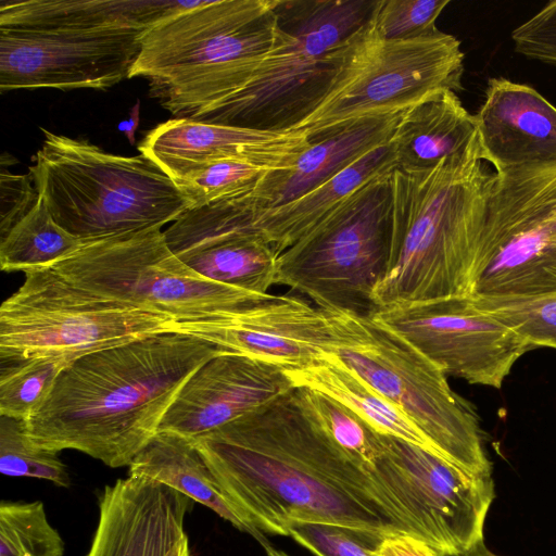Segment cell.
Returning <instances> with one entry per match:
<instances>
[{"label":"cell","instance_id":"38","mask_svg":"<svg viewBox=\"0 0 556 556\" xmlns=\"http://www.w3.org/2000/svg\"><path fill=\"white\" fill-rule=\"evenodd\" d=\"M31 181L34 180L30 174L14 175L3 168L1 169V238L36 204L39 193L33 187Z\"/></svg>","mask_w":556,"mask_h":556},{"label":"cell","instance_id":"41","mask_svg":"<svg viewBox=\"0 0 556 556\" xmlns=\"http://www.w3.org/2000/svg\"><path fill=\"white\" fill-rule=\"evenodd\" d=\"M465 556H500L491 552L484 544V541L480 542L475 548H472Z\"/></svg>","mask_w":556,"mask_h":556},{"label":"cell","instance_id":"30","mask_svg":"<svg viewBox=\"0 0 556 556\" xmlns=\"http://www.w3.org/2000/svg\"><path fill=\"white\" fill-rule=\"evenodd\" d=\"M64 551L42 502H1L0 556H63Z\"/></svg>","mask_w":556,"mask_h":556},{"label":"cell","instance_id":"33","mask_svg":"<svg viewBox=\"0 0 556 556\" xmlns=\"http://www.w3.org/2000/svg\"><path fill=\"white\" fill-rule=\"evenodd\" d=\"M269 170L240 160H219L175 179L191 207L250 194Z\"/></svg>","mask_w":556,"mask_h":556},{"label":"cell","instance_id":"18","mask_svg":"<svg viewBox=\"0 0 556 556\" xmlns=\"http://www.w3.org/2000/svg\"><path fill=\"white\" fill-rule=\"evenodd\" d=\"M193 501L152 479L127 476L105 485L87 556H168L187 536Z\"/></svg>","mask_w":556,"mask_h":556},{"label":"cell","instance_id":"7","mask_svg":"<svg viewBox=\"0 0 556 556\" xmlns=\"http://www.w3.org/2000/svg\"><path fill=\"white\" fill-rule=\"evenodd\" d=\"M326 313L330 354L405 415L442 458L492 478L478 415L441 368L370 314Z\"/></svg>","mask_w":556,"mask_h":556},{"label":"cell","instance_id":"15","mask_svg":"<svg viewBox=\"0 0 556 556\" xmlns=\"http://www.w3.org/2000/svg\"><path fill=\"white\" fill-rule=\"evenodd\" d=\"M175 331L200 338L223 353L244 355L283 369L309 365L333 345L326 311L290 294L269 293L233 311L177 321Z\"/></svg>","mask_w":556,"mask_h":556},{"label":"cell","instance_id":"12","mask_svg":"<svg viewBox=\"0 0 556 556\" xmlns=\"http://www.w3.org/2000/svg\"><path fill=\"white\" fill-rule=\"evenodd\" d=\"M51 268L85 290L147 307L177 321L233 311L269 294L198 275L170 251L161 228L86 242Z\"/></svg>","mask_w":556,"mask_h":556},{"label":"cell","instance_id":"40","mask_svg":"<svg viewBox=\"0 0 556 556\" xmlns=\"http://www.w3.org/2000/svg\"><path fill=\"white\" fill-rule=\"evenodd\" d=\"M140 121V101L138 100L136 104L130 109V114L127 119L119 122L117 125V129L123 132L130 144L135 143V132L139 126Z\"/></svg>","mask_w":556,"mask_h":556},{"label":"cell","instance_id":"1","mask_svg":"<svg viewBox=\"0 0 556 556\" xmlns=\"http://www.w3.org/2000/svg\"><path fill=\"white\" fill-rule=\"evenodd\" d=\"M193 442L231 502L263 533L289 536L295 523L324 522L422 540L324 429L302 388Z\"/></svg>","mask_w":556,"mask_h":556},{"label":"cell","instance_id":"20","mask_svg":"<svg viewBox=\"0 0 556 556\" xmlns=\"http://www.w3.org/2000/svg\"><path fill=\"white\" fill-rule=\"evenodd\" d=\"M473 118L483 159L495 173L556 162V108L532 87L490 78Z\"/></svg>","mask_w":556,"mask_h":556},{"label":"cell","instance_id":"6","mask_svg":"<svg viewBox=\"0 0 556 556\" xmlns=\"http://www.w3.org/2000/svg\"><path fill=\"white\" fill-rule=\"evenodd\" d=\"M378 0H288L275 9L278 36L248 83L190 119L291 130L324 97L336 50L371 17Z\"/></svg>","mask_w":556,"mask_h":556},{"label":"cell","instance_id":"42","mask_svg":"<svg viewBox=\"0 0 556 556\" xmlns=\"http://www.w3.org/2000/svg\"><path fill=\"white\" fill-rule=\"evenodd\" d=\"M168 556H191L189 548V541L186 538L182 542H180L169 554Z\"/></svg>","mask_w":556,"mask_h":556},{"label":"cell","instance_id":"35","mask_svg":"<svg viewBox=\"0 0 556 556\" xmlns=\"http://www.w3.org/2000/svg\"><path fill=\"white\" fill-rule=\"evenodd\" d=\"M289 536L316 556H375V549L388 538L324 522L295 523Z\"/></svg>","mask_w":556,"mask_h":556},{"label":"cell","instance_id":"2","mask_svg":"<svg viewBox=\"0 0 556 556\" xmlns=\"http://www.w3.org/2000/svg\"><path fill=\"white\" fill-rule=\"evenodd\" d=\"M220 353L200 338L170 331L86 354L61 371L25 420L27 433L46 450L129 466L159 432L185 382Z\"/></svg>","mask_w":556,"mask_h":556},{"label":"cell","instance_id":"23","mask_svg":"<svg viewBox=\"0 0 556 556\" xmlns=\"http://www.w3.org/2000/svg\"><path fill=\"white\" fill-rule=\"evenodd\" d=\"M128 476L161 482L213 510L236 529L251 535L265 551L273 547L231 502L193 440L159 431L135 456Z\"/></svg>","mask_w":556,"mask_h":556},{"label":"cell","instance_id":"5","mask_svg":"<svg viewBox=\"0 0 556 556\" xmlns=\"http://www.w3.org/2000/svg\"><path fill=\"white\" fill-rule=\"evenodd\" d=\"M42 132L29 174L54 222L84 243L162 228L191 207L144 154L116 155L87 140Z\"/></svg>","mask_w":556,"mask_h":556},{"label":"cell","instance_id":"22","mask_svg":"<svg viewBox=\"0 0 556 556\" xmlns=\"http://www.w3.org/2000/svg\"><path fill=\"white\" fill-rule=\"evenodd\" d=\"M182 0H1L0 27L126 28L147 31L202 3Z\"/></svg>","mask_w":556,"mask_h":556},{"label":"cell","instance_id":"28","mask_svg":"<svg viewBox=\"0 0 556 556\" xmlns=\"http://www.w3.org/2000/svg\"><path fill=\"white\" fill-rule=\"evenodd\" d=\"M83 245L54 222L39 194L33 208L1 238L0 266L8 273L50 268Z\"/></svg>","mask_w":556,"mask_h":556},{"label":"cell","instance_id":"17","mask_svg":"<svg viewBox=\"0 0 556 556\" xmlns=\"http://www.w3.org/2000/svg\"><path fill=\"white\" fill-rule=\"evenodd\" d=\"M312 144L301 130H263L173 118L139 144L173 180L219 160H240L269 172L289 169Z\"/></svg>","mask_w":556,"mask_h":556},{"label":"cell","instance_id":"37","mask_svg":"<svg viewBox=\"0 0 556 556\" xmlns=\"http://www.w3.org/2000/svg\"><path fill=\"white\" fill-rule=\"evenodd\" d=\"M511 40L519 54L556 66V0L516 27Z\"/></svg>","mask_w":556,"mask_h":556},{"label":"cell","instance_id":"9","mask_svg":"<svg viewBox=\"0 0 556 556\" xmlns=\"http://www.w3.org/2000/svg\"><path fill=\"white\" fill-rule=\"evenodd\" d=\"M170 316L85 290L55 271H25L0 307L2 365L35 358L68 362L152 334L175 331Z\"/></svg>","mask_w":556,"mask_h":556},{"label":"cell","instance_id":"36","mask_svg":"<svg viewBox=\"0 0 556 556\" xmlns=\"http://www.w3.org/2000/svg\"><path fill=\"white\" fill-rule=\"evenodd\" d=\"M476 302L510 326L532 348L556 349V295L520 302Z\"/></svg>","mask_w":556,"mask_h":556},{"label":"cell","instance_id":"16","mask_svg":"<svg viewBox=\"0 0 556 556\" xmlns=\"http://www.w3.org/2000/svg\"><path fill=\"white\" fill-rule=\"evenodd\" d=\"M294 388L279 366L244 355L220 353L185 382L159 431L194 440L258 410Z\"/></svg>","mask_w":556,"mask_h":556},{"label":"cell","instance_id":"32","mask_svg":"<svg viewBox=\"0 0 556 556\" xmlns=\"http://www.w3.org/2000/svg\"><path fill=\"white\" fill-rule=\"evenodd\" d=\"M0 471L15 478L47 480L68 488L71 478L56 452L36 445L25 420L0 416Z\"/></svg>","mask_w":556,"mask_h":556},{"label":"cell","instance_id":"19","mask_svg":"<svg viewBox=\"0 0 556 556\" xmlns=\"http://www.w3.org/2000/svg\"><path fill=\"white\" fill-rule=\"evenodd\" d=\"M383 442L434 517L450 556H465L482 542L495 497L493 479L469 473L402 439L383 434Z\"/></svg>","mask_w":556,"mask_h":556},{"label":"cell","instance_id":"43","mask_svg":"<svg viewBox=\"0 0 556 556\" xmlns=\"http://www.w3.org/2000/svg\"><path fill=\"white\" fill-rule=\"evenodd\" d=\"M267 556H289L287 553L280 549H276L275 547H270L266 551Z\"/></svg>","mask_w":556,"mask_h":556},{"label":"cell","instance_id":"14","mask_svg":"<svg viewBox=\"0 0 556 556\" xmlns=\"http://www.w3.org/2000/svg\"><path fill=\"white\" fill-rule=\"evenodd\" d=\"M143 33L0 27V90L110 88L129 78Z\"/></svg>","mask_w":556,"mask_h":556},{"label":"cell","instance_id":"25","mask_svg":"<svg viewBox=\"0 0 556 556\" xmlns=\"http://www.w3.org/2000/svg\"><path fill=\"white\" fill-rule=\"evenodd\" d=\"M475 135L473 115L456 92L444 90L404 112L390 144L396 168L424 169L463 151Z\"/></svg>","mask_w":556,"mask_h":556},{"label":"cell","instance_id":"3","mask_svg":"<svg viewBox=\"0 0 556 556\" xmlns=\"http://www.w3.org/2000/svg\"><path fill=\"white\" fill-rule=\"evenodd\" d=\"M495 176L477 130L432 167L392 172L389 262L372 293L376 309L470 293Z\"/></svg>","mask_w":556,"mask_h":556},{"label":"cell","instance_id":"26","mask_svg":"<svg viewBox=\"0 0 556 556\" xmlns=\"http://www.w3.org/2000/svg\"><path fill=\"white\" fill-rule=\"evenodd\" d=\"M285 371L295 388L319 392L338 401L378 432L438 454L428 439L405 415L332 354L327 353L309 365Z\"/></svg>","mask_w":556,"mask_h":556},{"label":"cell","instance_id":"31","mask_svg":"<svg viewBox=\"0 0 556 556\" xmlns=\"http://www.w3.org/2000/svg\"><path fill=\"white\" fill-rule=\"evenodd\" d=\"M70 363L64 358L48 357L2 365L0 416L27 420L47 399Z\"/></svg>","mask_w":556,"mask_h":556},{"label":"cell","instance_id":"21","mask_svg":"<svg viewBox=\"0 0 556 556\" xmlns=\"http://www.w3.org/2000/svg\"><path fill=\"white\" fill-rule=\"evenodd\" d=\"M402 114L361 121L315 141L286 170L267 172L249 195L256 212L290 202L391 141Z\"/></svg>","mask_w":556,"mask_h":556},{"label":"cell","instance_id":"8","mask_svg":"<svg viewBox=\"0 0 556 556\" xmlns=\"http://www.w3.org/2000/svg\"><path fill=\"white\" fill-rule=\"evenodd\" d=\"M336 67L314 110L291 130L315 141L351 124L403 114L434 94L463 90L464 52L453 35H379L371 17L336 50Z\"/></svg>","mask_w":556,"mask_h":556},{"label":"cell","instance_id":"34","mask_svg":"<svg viewBox=\"0 0 556 556\" xmlns=\"http://www.w3.org/2000/svg\"><path fill=\"white\" fill-rule=\"evenodd\" d=\"M450 0H378L371 22L386 39H410L438 30L435 22Z\"/></svg>","mask_w":556,"mask_h":556},{"label":"cell","instance_id":"24","mask_svg":"<svg viewBox=\"0 0 556 556\" xmlns=\"http://www.w3.org/2000/svg\"><path fill=\"white\" fill-rule=\"evenodd\" d=\"M395 168L396 161L389 142L368 152L307 193L279 206L255 212L253 228L280 254L357 189Z\"/></svg>","mask_w":556,"mask_h":556},{"label":"cell","instance_id":"39","mask_svg":"<svg viewBox=\"0 0 556 556\" xmlns=\"http://www.w3.org/2000/svg\"><path fill=\"white\" fill-rule=\"evenodd\" d=\"M374 554L375 556H438L425 541L405 533L383 539Z\"/></svg>","mask_w":556,"mask_h":556},{"label":"cell","instance_id":"13","mask_svg":"<svg viewBox=\"0 0 556 556\" xmlns=\"http://www.w3.org/2000/svg\"><path fill=\"white\" fill-rule=\"evenodd\" d=\"M370 315L446 376L473 384L501 388L517 359L533 349L469 294L386 306Z\"/></svg>","mask_w":556,"mask_h":556},{"label":"cell","instance_id":"29","mask_svg":"<svg viewBox=\"0 0 556 556\" xmlns=\"http://www.w3.org/2000/svg\"><path fill=\"white\" fill-rule=\"evenodd\" d=\"M302 389L308 405L332 440L365 468L389 494L379 477V468L386 457L383 434L338 401L319 392Z\"/></svg>","mask_w":556,"mask_h":556},{"label":"cell","instance_id":"10","mask_svg":"<svg viewBox=\"0 0 556 556\" xmlns=\"http://www.w3.org/2000/svg\"><path fill=\"white\" fill-rule=\"evenodd\" d=\"M391 174L357 189L280 253L276 285L304 294L324 311L374 313L372 293L389 262Z\"/></svg>","mask_w":556,"mask_h":556},{"label":"cell","instance_id":"4","mask_svg":"<svg viewBox=\"0 0 556 556\" xmlns=\"http://www.w3.org/2000/svg\"><path fill=\"white\" fill-rule=\"evenodd\" d=\"M280 0H203L141 36L129 78L175 118H189L244 86L278 36Z\"/></svg>","mask_w":556,"mask_h":556},{"label":"cell","instance_id":"11","mask_svg":"<svg viewBox=\"0 0 556 556\" xmlns=\"http://www.w3.org/2000/svg\"><path fill=\"white\" fill-rule=\"evenodd\" d=\"M469 295L480 303L556 295V162L496 173Z\"/></svg>","mask_w":556,"mask_h":556},{"label":"cell","instance_id":"27","mask_svg":"<svg viewBox=\"0 0 556 556\" xmlns=\"http://www.w3.org/2000/svg\"><path fill=\"white\" fill-rule=\"evenodd\" d=\"M176 256L198 275L220 285L261 295L276 285L279 254L258 233L210 240Z\"/></svg>","mask_w":556,"mask_h":556}]
</instances>
